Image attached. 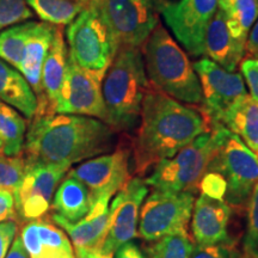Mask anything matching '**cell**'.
Wrapping results in <instances>:
<instances>
[{
    "instance_id": "obj_6",
    "label": "cell",
    "mask_w": 258,
    "mask_h": 258,
    "mask_svg": "<svg viewBox=\"0 0 258 258\" xmlns=\"http://www.w3.org/2000/svg\"><path fill=\"white\" fill-rule=\"evenodd\" d=\"M165 0H90L118 48H139L159 24Z\"/></svg>"
},
{
    "instance_id": "obj_16",
    "label": "cell",
    "mask_w": 258,
    "mask_h": 258,
    "mask_svg": "<svg viewBox=\"0 0 258 258\" xmlns=\"http://www.w3.org/2000/svg\"><path fill=\"white\" fill-rule=\"evenodd\" d=\"M232 207L222 199L201 192L195 200L191 214V232L196 244L213 245L235 241L230 235Z\"/></svg>"
},
{
    "instance_id": "obj_42",
    "label": "cell",
    "mask_w": 258,
    "mask_h": 258,
    "mask_svg": "<svg viewBox=\"0 0 258 258\" xmlns=\"http://www.w3.org/2000/svg\"><path fill=\"white\" fill-rule=\"evenodd\" d=\"M96 258H114V253H103L97 251Z\"/></svg>"
},
{
    "instance_id": "obj_20",
    "label": "cell",
    "mask_w": 258,
    "mask_h": 258,
    "mask_svg": "<svg viewBox=\"0 0 258 258\" xmlns=\"http://www.w3.org/2000/svg\"><path fill=\"white\" fill-rule=\"evenodd\" d=\"M245 51L246 43L232 37L226 24L225 12L218 9L206 32L205 55L228 72H235Z\"/></svg>"
},
{
    "instance_id": "obj_21",
    "label": "cell",
    "mask_w": 258,
    "mask_h": 258,
    "mask_svg": "<svg viewBox=\"0 0 258 258\" xmlns=\"http://www.w3.org/2000/svg\"><path fill=\"white\" fill-rule=\"evenodd\" d=\"M0 101L32 120L38 111V99L17 69L0 59Z\"/></svg>"
},
{
    "instance_id": "obj_4",
    "label": "cell",
    "mask_w": 258,
    "mask_h": 258,
    "mask_svg": "<svg viewBox=\"0 0 258 258\" xmlns=\"http://www.w3.org/2000/svg\"><path fill=\"white\" fill-rule=\"evenodd\" d=\"M144 46L147 78L153 88L180 103L201 105L202 90L198 74L169 30L158 24Z\"/></svg>"
},
{
    "instance_id": "obj_22",
    "label": "cell",
    "mask_w": 258,
    "mask_h": 258,
    "mask_svg": "<svg viewBox=\"0 0 258 258\" xmlns=\"http://www.w3.org/2000/svg\"><path fill=\"white\" fill-rule=\"evenodd\" d=\"M67 59L69 49L64 42L62 29L56 25L53 41L42 69V90L46 99V112H53L66 73Z\"/></svg>"
},
{
    "instance_id": "obj_1",
    "label": "cell",
    "mask_w": 258,
    "mask_h": 258,
    "mask_svg": "<svg viewBox=\"0 0 258 258\" xmlns=\"http://www.w3.org/2000/svg\"><path fill=\"white\" fill-rule=\"evenodd\" d=\"M212 129V122L201 109L182 104L150 86L132 144L134 171L144 175Z\"/></svg>"
},
{
    "instance_id": "obj_40",
    "label": "cell",
    "mask_w": 258,
    "mask_h": 258,
    "mask_svg": "<svg viewBox=\"0 0 258 258\" xmlns=\"http://www.w3.org/2000/svg\"><path fill=\"white\" fill-rule=\"evenodd\" d=\"M76 258H96V252L93 251H89V250H83V249H78L76 250Z\"/></svg>"
},
{
    "instance_id": "obj_23",
    "label": "cell",
    "mask_w": 258,
    "mask_h": 258,
    "mask_svg": "<svg viewBox=\"0 0 258 258\" xmlns=\"http://www.w3.org/2000/svg\"><path fill=\"white\" fill-rule=\"evenodd\" d=\"M220 124L239 137L253 152L258 151V102L249 95L237 99L221 117Z\"/></svg>"
},
{
    "instance_id": "obj_24",
    "label": "cell",
    "mask_w": 258,
    "mask_h": 258,
    "mask_svg": "<svg viewBox=\"0 0 258 258\" xmlns=\"http://www.w3.org/2000/svg\"><path fill=\"white\" fill-rule=\"evenodd\" d=\"M92 206L89 189L71 176H67L59 184L51 201V208L55 214L70 222L82 220Z\"/></svg>"
},
{
    "instance_id": "obj_29",
    "label": "cell",
    "mask_w": 258,
    "mask_h": 258,
    "mask_svg": "<svg viewBox=\"0 0 258 258\" xmlns=\"http://www.w3.org/2000/svg\"><path fill=\"white\" fill-rule=\"evenodd\" d=\"M148 258H191L194 243L189 234H172L151 241Z\"/></svg>"
},
{
    "instance_id": "obj_10",
    "label": "cell",
    "mask_w": 258,
    "mask_h": 258,
    "mask_svg": "<svg viewBox=\"0 0 258 258\" xmlns=\"http://www.w3.org/2000/svg\"><path fill=\"white\" fill-rule=\"evenodd\" d=\"M218 11V0H178L166 3L161 17L166 27L189 55H205L208 25Z\"/></svg>"
},
{
    "instance_id": "obj_26",
    "label": "cell",
    "mask_w": 258,
    "mask_h": 258,
    "mask_svg": "<svg viewBox=\"0 0 258 258\" xmlns=\"http://www.w3.org/2000/svg\"><path fill=\"white\" fill-rule=\"evenodd\" d=\"M42 22L53 25H69L88 8L90 0H27Z\"/></svg>"
},
{
    "instance_id": "obj_41",
    "label": "cell",
    "mask_w": 258,
    "mask_h": 258,
    "mask_svg": "<svg viewBox=\"0 0 258 258\" xmlns=\"http://www.w3.org/2000/svg\"><path fill=\"white\" fill-rule=\"evenodd\" d=\"M232 3H233V0H218V9L225 11V10L232 4Z\"/></svg>"
},
{
    "instance_id": "obj_28",
    "label": "cell",
    "mask_w": 258,
    "mask_h": 258,
    "mask_svg": "<svg viewBox=\"0 0 258 258\" xmlns=\"http://www.w3.org/2000/svg\"><path fill=\"white\" fill-rule=\"evenodd\" d=\"M34 21L14 25L0 32V59L15 69H19L25 42Z\"/></svg>"
},
{
    "instance_id": "obj_7",
    "label": "cell",
    "mask_w": 258,
    "mask_h": 258,
    "mask_svg": "<svg viewBox=\"0 0 258 258\" xmlns=\"http://www.w3.org/2000/svg\"><path fill=\"white\" fill-rule=\"evenodd\" d=\"M208 171L226 183L224 200L232 208L244 209L258 184V158L239 137L227 131Z\"/></svg>"
},
{
    "instance_id": "obj_8",
    "label": "cell",
    "mask_w": 258,
    "mask_h": 258,
    "mask_svg": "<svg viewBox=\"0 0 258 258\" xmlns=\"http://www.w3.org/2000/svg\"><path fill=\"white\" fill-rule=\"evenodd\" d=\"M66 37L71 57L82 69L104 78L120 48L91 5L69 24Z\"/></svg>"
},
{
    "instance_id": "obj_19",
    "label": "cell",
    "mask_w": 258,
    "mask_h": 258,
    "mask_svg": "<svg viewBox=\"0 0 258 258\" xmlns=\"http://www.w3.org/2000/svg\"><path fill=\"white\" fill-rule=\"evenodd\" d=\"M21 239L30 258H76L69 235L46 219L29 221Z\"/></svg>"
},
{
    "instance_id": "obj_34",
    "label": "cell",
    "mask_w": 258,
    "mask_h": 258,
    "mask_svg": "<svg viewBox=\"0 0 258 258\" xmlns=\"http://www.w3.org/2000/svg\"><path fill=\"white\" fill-rule=\"evenodd\" d=\"M240 70L245 85L250 90L249 96L258 102V57L251 56L241 61Z\"/></svg>"
},
{
    "instance_id": "obj_17",
    "label": "cell",
    "mask_w": 258,
    "mask_h": 258,
    "mask_svg": "<svg viewBox=\"0 0 258 258\" xmlns=\"http://www.w3.org/2000/svg\"><path fill=\"white\" fill-rule=\"evenodd\" d=\"M111 196H103L93 203L92 208L82 220L70 222L54 213L51 221L69 235L74 250L83 249L97 252L102 247L109 222Z\"/></svg>"
},
{
    "instance_id": "obj_11",
    "label": "cell",
    "mask_w": 258,
    "mask_h": 258,
    "mask_svg": "<svg viewBox=\"0 0 258 258\" xmlns=\"http://www.w3.org/2000/svg\"><path fill=\"white\" fill-rule=\"evenodd\" d=\"M103 77L82 69L69 54L66 73L53 112L106 120L102 95Z\"/></svg>"
},
{
    "instance_id": "obj_37",
    "label": "cell",
    "mask_w": 258,
    "mask_h": 258,
    "mask_svg": "<svg viewBox=\"0 0 258 258\" xmlns=\"http://www.w3.org/2000/svg\"><path fill=\"white\" fill-rule=\"evenodd\" d=\"M114 258H146L143 251L133 241L121 245L114 252Z\"/></svg>"
},
{
    "instance_id": "obj_27",
    "label": "cell",
    "mask_w": 258,
    "mask_h": 258,
    "mask_svg": "<svg viewBox=\"0 0 258 258\" xmlns=\"http://www.w3.org/2000/svg\"><path fill=\"white\" fill-rule=\"evenodd\" d=\"M224 12L232 37L246 43L251 29L258 19V0H233Z\"/></svg>"
},
{
    "instance_id": "obj_14",
    "label": "cell",
    "mask_w": 258,
    "mask_h": 258,
    "mask_svg": "<svg viewBox=\"0 0 258 258\" xmlns=\"http://www.w3.org/2000/svg\"><path fill=\"white\" fill-rule=\"evenodd\" d=\"M131 159L128 148H118L83 161L69 170V176L85 184L93 205L103 196L112 198L131 179Z\"/></svg>"
},
{
    "instance_id": "obj_30",
    "label": "cell",
    "mask_w": 258,
    "mask_h": 258,
    "mask_svg": "<svg viewBox=\"0 0 258 258\" xmlns=\"http://www.w3.org/2000/svg\"><path fill=\"white\" fill-rule=\"evenodd\" d=\"M27 161L22 156H0V189L17 195L19 186L23 180Z\"/></svg>"
},
{
    "instance_id": "obj_36",
    "label": "cell",
    "mask_w": 258,
    "mask_h": 258,
    "mask_svg": "<svg viewBox=\"0 0 258 258\" xmlns=\"http://www.w3.org/2000/svg\"><path fill=\"white\" fill-rule=\"evenodd\" d=\"M16 201L14 194L8 190L0 189V222L16 220Z\"/></svg>"
},
{
    "instance_id": "obj_45",
    "label": "cell",
    "mask_w": 258,
    "mask_h": 258,
    "mask_svg": "<svg viewBox=\"0 0 258 258\" xmlns=\"http://www.w3.org/2000/svg\"><path fill=\"white\" fill-rule=\"evenodd\" d=\"M254 57H258V55H256V56H254Z\"/></svg>"
},
{
    "instance_id": "obj_33",
    "label": "cell",
    "mask_w": 258,
    "mask_h": 258,
    "mask_svg": "<svg viewBox=\"0 0 258 258\" xmlns=\"http://www.w3.org/2000/svg\"><path fill=\"white\" fill-rule=\"evenodd\" d=\"M235 246V241L232 243H219L213 245L194 244L191 258H243Z\"/></svg>"
},
{
    "instance_id": "obj_44",
    "label": "cell",
    "mask_w": 258,
    "mask_h": 258,
    "mask_svg": "<svg viewBox=\"0 0 258 258\" xmlns=\"http://www.w3.org/2000/svg\"><path fill=\"white\" fill-rule=\"evenodd\" d=\"M254 153H256V156H257V158H258V151H257V152H254Z\"/></svg>"
},
{
    "instance_id": "obj_12",
    "label": "cell",
    "mask_w": 258,
    "mask_h": 258,
    "mask_svg": "<svg viewBox=\"0 0 258 258\" xmlns=\"http://www.w3.org/2000/svg\"><path fill=\"white\" fill-rule=\"evenodd\" d=\"M25 161L27 169L17 195L15 196V201L18 214L24 220L31 221L47 214L60 180L71 167L27 159Z\"/></svg>"
},
{
    "instance_id": "obj_39",
    "label": "cell",
    "mask_w": 258,
    "mask_h": 258,
    "mask_svg": "<svg viewBox=\"0 0 258 258\" xmlns=\"http://www.w3.org/2000/svg\"><path fill=\"white\" fill-rule=\"evenodd\" d=\"M246 53L250 56L258 55V19L251 29L246 41Z\"/></svg>"
},
{
    "instance_id": "obj_31",
    "label": "cell",
    "mask_w": 258,
    "mask_h": 258,
    "mask_svg": "<svg viewBox=\"0 0 258 258\" xmlns=\"http://www.w3.org/2000/svg\"><path fill=\"white\" fill-rule=\"evenodd\" d=\"M247 225L243 239L245 258H258V184L247 205Z\"/></svg>"
},
{
    "instance_id": "obj_13",
    "label": "cell",
    "mask_w": 258,
    "mask_h": 258,
    "mask_svg": "<svg viewBox=\"0 0 258 258\" xmlns=\"http://www.w3.org/2000/svg\"><path fill=\"white\" fill-rule=\"evenodd\" d=\"M192 66L201 84V110L213 125L220 124L227 109L240 97L247 95L243 76L228 72L206 57L194 62Z\"/></svg>"
},
{
    "instance_id": "obj_38",
    "label": "cell",
    "mask_w": 258,
    "mask_h": 258,
    "mask_svg": "<svg viewBox=\"0 0 258 258\" xmlns=\"http://www.w3.org/2000/svg\"><path fill=\"white\" fill-rule=\"evenodd\" d=\"M6 258H30L27 249L24 247L23 241L21 239V235H16L14 243L10 247Z\"/></svg>"
},
{
    "instance_id": "obj_35",
    "label": "cell",
    "mask_w": 258,
    "mask_h": 258,
    "mask_svg": "<svg viewBox=\"0 0 258 258\" xmlns=\"http://www.w3.org/2000/svg\"><path fill=\"white\" fill-rule=\"evenodd\" d=\"M18 225L15 220L0 222V258H6L10 247L17 235Z\"/></svg>"
},
{
    "instance_id": "obj_15",
    "label": "cell",
    "mask_w": 258,
    "mask_h": 258,
    "mask_svg": "<svg viewBox=\"0 0 258 258\" xmlns=\"http://www.w3.org/2000/svg\"><path fill=\"white\" fill-rule=\"evenodd\" d=\"M148 188L143 178L134 177L117 192L111 201L108 230L99 252L114 253L121 245L137 237L139 214L147 198Z\"/></svg>"
},
{
    "instance_id": "obj_3",
    "label": "cell",
    "mask_w": 258,
    "mask_h": 258,
    "mask_svg": "<svg viewBox=\"0 0 258 258\" xmlns=\"http://www.w3.org/2000/svg\"><path fill=\"white\" fill-rule=\"evenodd\" d=\"M150 86L143 51L139 48H121L102 82L105 123L116 133L135 131Z\"/></svg>"
},
{
    "instance_id": "obj_9",
    "label": "cell",
    "mask_w": 258,
    "mask_h": 258,
    "mask_svg": "<svg viewBox=\"0 0 258 258\" xmlns=\"http://www.w3.org/2000/svg\"><path fill=\"white\" fill-rule=\"evenodd\" d=\"M195 192L154 191L145 199L139 214L138 234L156 241L172 234H188Z\"/></svg>"
},
{
    "instance_id": "obj_2",
    "label": "cell",
    "mask_w": 258,
    "mask_h": 258,
    "mask_svg": "<svg viewBox=\"0 0 258 258\" xmlns=\"http://www.w3.org/2000/svg\"><path fill=\"white\" fill-rule=\"evenodd\" d=\"M116 132L83 115L36 114L27 129L25 159L72 166L114 151Z\"/></svg>"
},
{
    "instance_id": "obj_43",
    "label": "cell",
    "mask_w": 258,
    "mask_h": 258,
    "mask_svg": "<svg viewBox=\"0 0 258 258\" xmlns=\"http://www.w3.org/2000/svg\"><path fill=\"white\" fill-rule=\"evenodd\" d=\"M0 156H3V152H2V145H0Z\"/></svg>"
},
{
    "instance_id": "obj_25",
    "label": "cell",
    "mask_w": 258,
    "mask_h": 258,
    "mask_svg": "<svg viewBox=\"0 0 258 258\" xmlns=\"http://www.w3.org/2000/svg\"><path fill=\"white\" fill-rule=\"evenodd\" d=\"M27 121L21 112L0 101V145L3 156H21L27 137Z\"/></svg>"
},
{
    "instance_id": "obj_18",
    "label": "cell",
    "mask_w": 258,
    "mask_h": 258,
    "mask_svg": "<svg viewBox=\"0 0 258 258\" xmlns=\"http://www.w3.org/2000/svg\"><path fill=\"white\" fill-rule=\"evenodd\" d=\"M55 28L56 25L46 22L34 21L30 34L25 42L23 55L18 69L37 97V114H43L47 111L46 99L42 90V69L53 41Z\"/></svg>"
},
{
    "instance_id": "obj_5",
    "label": "cell",
    "mask_w": 258,
    "mask_h": 258,
    "mask_svg": "<svg viewBox=\"0 0 258 258\" xmlns=\"http://www.w3.org/2000/svg\"><path fill=\"white\" fill-rule=\"evenodd\" d=\"M227 131L222 124L213 125L211 132L200 135L173 157L160 161L144 179L146 184L156 191L195 192Z\"/></svg>"
},
{
    "instance_id": "obj_32",
    "label": "cell",
    "mask_w": 258,
    "mask_h": 258,
    "mask_svg": "<svg viewBox=\"0 0 258 258\" xmlns=\"http://www.w3.org/2000/svg\"><path fill=\"white\" fill-rule=\"evenodd\" d=\"M34 12L27 0H0V32L32 18Z\"/></svg>"
}]
</instances>
